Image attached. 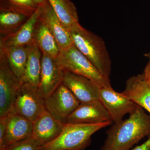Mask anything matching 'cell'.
Listing matches in <instances>:
<instances>
[{
    "mask_svg": "<svg viewBox=\"0 0 150 150\" xmlns=\"http://www.w3.org/2000/svg\"><path fill=\"white\" fill-rule=\"evenodd\" d=\"M150 134V116L138 105L129 118L114 123L106 132L100 150H130Z\"/></svg>",
    "mask_w": 150,
    "mask_h": 150,
    "instance_id": "cell-1",
    "label": "cell"
},
{
    "mask_svg": "<svg viewBox=\"0 0 150 150\" xmlns=\"http://www.w3.org/2000/svg\"><path fill=\"white\" fill-rule=\"evenodd\" d=\"M74 45L106 79L110 80L111 62L103 39L80 24L70 31Z\"/></svg>",
    "mask_w": 150,
    "mask_h": 150,
    "instance_id": "cell-2",
    "label": "cell"
},
{
    "mask_svg": "<svg viewBox=\"0 0 150 150\" xmlns=\"http://www.w3.org/2000/svg\"><path fill=\"white\" fill-rule=\"evenodd\" d=\"M112 122L98 123H66L56 139L41 146L40 150H83L90 144L91 137Z\"/></svg>",
    "mask_w": 150,
    "mask_h": 150,
    "instance_id": "cell-3",
    "label": "cell"
},
{
    "mask_svg": "<svg viewBox=\"0 0 150 150\" xmlns=\"http://www.w3.org/2000/svg\"><path fill=\"white\" fill-rule=\"evenodd\" d=\"M56 60L63 71L88 78L100 88L112 87L110 80L103 76L74 45L60 51Z\"/></svg>",
    "mask_w": 150,
    "mask_h": 150,
    "instance_id": "cell-4",
    "label": "cell"
},
{
    "mask_svg": "<svg viewBox=\"0 0 150 150\" xmlns=\"http://www.w3.org/2000/svg\"><path fill=\"white\" fill-rule=\"evenodd\" d=\"M22 84L11 69L7 60L0 50V118L13 109L17 94Z\"/></svg>",
    "mask_w": 150,
    "mask_h": 150,
    "instance_id": "cell-5",
    "label": "cell"
},
{
    "mask_svg": "<svg viewBox=\"0 0 150 150\" xmlns=\"http://www.w3.org/2000/svg\"><path fill=\"white\" fill-rule=\"evenodd\" d=\"M80 103L64 83L44 99L46 110L54 118L64 123L77 108Z\"/></svg>",
    "mask_w": 150,
    "mask_h": 150,
    "instance_id": "cell-6",
    "label": "cell"
},
{
    "mask_svg": "<svg viewBox=\"0 0 150 150\" xmlns=\"http://www.w3.org/2000/svg\"><path fill=\"white\" fill-rule=\"evenodd\" d=\"M16 113L33 122L46 111L44 100L40 97L38 88L22 84L17 94L13 105Z\"/></svg>",
    "mask_w": 150,
    "mask_h": 150,
    "instance_id": "cell-7",
    "label": "cell"
},
{
    "mask_svg": "<svg viewBox=\"0 0 150 150\" xmlns=\"http://www.w3.org/2000/svg\"><path fill=\"white\" fill-rule=\"evenodd\" d=\"M99 99L110 114L114 123L123 120L126 114L133 113L139 105L124 94L115 91L112 87L100 88Z\"/></svg>",
    "mask_w": 150,
    "mask_h": 150,
    "instance_id": "cell-8",
    "label": "cell"
},
{
    "mask_svg": "<svg viewBox=\"0 0 150 150\" xmlns=\"http://www.w3.org/2000/svg\"><path fill=\"white\" fill-rule=\"evenodd\" d=\"M64 71L57 64L56 59L42 54L41 71L38 91L43 99L50 96L63 83Z\"/></svg>",
    "mask_w": 150,
    "mask_h": 150,
    "instance_id": "cell-9",
    "label": "cell"
},
{
    "mask_svg": "<svg viewBox=\"0 0 150 150\" xmlns=\"http://www.w3.org/2000/svg\"><path fill=\"white\" fill-rule=\"evenodd\" d=\"M41 5L42 11L39 20L46 25L54 35L60 51L74 45L71 32L63 24L48 0Z\"/></svg>",
    "mask_w": 150,
    "mask_h": 150,
    "instance_id": "cell-10",
    "label": "cell"
},
{
    "mask_svg": "<svg viewBox=\"0 0 150 150\" xmlns=\"http://www.w3.org/2000/svg\"><path fill=\"white\" fill-rule=\"evenodd\" d=\"M63 83L81 103L99 100L100 88L88 78L68 71H64Z\"/></svg>",
    "mask_w": 150,
    "mask_h": 150,
    "instance_id": "cell-11",
    "label": "cell"
},
{
    "mask_svg": "<svg viewBox=\"0 0 150 150\" xmlns=\"http://www.w3.org/2000/svg\"><path fill=\"white\" fill-rule=\"evenodd\" d=\"M112 121L102 103L97 100L80 103L68 118L67 123H98Z\"/></svg>",
    "mask_w": 150,
    "mask_h": 150,
    "instance_id": "cell-12",
    "label": "cell"
},
{
    "mask_svg": "<svg viewBox=\"0 0 150 150\" xmlns=\"http://www.w3.org/2000/svg\"><path fill=\"white\" fill-rule=\"evenodd\" d=\"M33 123L32 137L40 146L56 139L66 124L57 120L46 110Z\"/></svg>",
    "mask_w": 150,
    "mask_h": 150,
    "instance_id": "cell-13",
    "label": "cell"
},
{
    "mask_svg": "<svg viewBox=\"0 0 150 150\" xmlns=\"http://www.w3.org/2000/svg\"><path fill=\"white\" fill-rule=\"evenodd\" d=\"M33 123L18 115L14 109L2 141L0 142V150H4L9 146L32 137Z\"/></svg>",
    "mask_w": 150,
    "mask_h": 150,
    "instance_id": "cell-14",
    "label": "cell"
},
{
    "mask_svg": "<svg viewBox=\"0 0 150 150\" xmlns=\"http://www.w3.org/2000/svg\"><path fill=\"white\" fill-rule=\"evenodd\" d=\"M41 11L42 5L40 4L34 13L16 32L6 38H0V46L12 47L32 45L34 42L35 28Z\"/></svg>",
    "mask_w": 150,
    "mask_h": 150,
    "instance_id": "cell-15",
    "label": "cell"
},
{
    "mask_svg": "<svg viewBox=\"0 0 150 150\" xmlns=\"http://www.w3.org/2000/svg\"><path fill=\"white\" fill-rule=\"evenodd\" d=\"M122 93L150 113V86L143 74L129 78Z\"/></svg>",
    "mask_w": 150,
    "mask_h": 150,
    "instance_id": "cell-16",
    "label": "cell"
},
{
    "mask_svg": "<svg viewBox=\"0 0 150 150\" xmlns=\"http://www.w3.org/2000/svg\"><path fill=\"white\" fill-rule=\"evenodd\" d=\"M31 46H0V50L4 54L11 69L20 79L24 74Z\"/></svg>",
    "mask_w": 150,
    "mask_h": 150,
    "instance_id": "cell-17",
    "label": "cell"
},
{
    "mask_svg": "<svg viewBox=\"0 0 150 150\" xmlns=\"http://www.w3.org/2000/svg\"><path fill=\"white\" fill-rule=\"evenodd\" d=\"M42 54L34 41L30 49L24 74L20 78L22 83L38 88L40 81Z\"/></svg>",
    "mask_w": 150,
    "mask_h": 150,
    "instance_id": "cell-18",
    "label": "cell"
},
{
    "mask_svg": "<svg viewBox=\"0 0 150 150\" xmlns=\"http://www.w3.org/2000/svg\"><path fill=\"white\" fill-rule=\"evenodd\" d=\"M34 41L42 54L56 59L60 54L61 51L54 35L39 18L35 28Z\"/></svg>",
    "mask_w": 150,
    "mask_h": 150,
    "instance_id": "cell-19",
    "label": "cell"
},
{
    "mask_svg": "<svg viewBox=\"0 0 150 150\" xmlns=\"http://www.w3.org/2000/svg\"><path fill=\"white\" fill-rule=\"evenodd\" d=\"M63 24L71 31L79 25V16L74 4L70 0H48Z\"/></svg>",
    "mask_w": 150,
    "mask_h": 150,
    "instance_id": "cell-20",
    "label": "cell"
},
{
    "mask_svg": "<svg viewBox=\"0 0 150 150\" xmlns=\"http://www.w3.org/2000/svg\"><path fill=\"white\" fill-rule=\"evenodd\" d=\"M29 18L8 11H0V38L8 37L16 32Z\"/></svg>",
    "mask_w": 150,
    "mask_h": 150,
    "instance_id": "cell-21",
    "label": "cell"
},
{
    "mask_svg": "<svg viewBox=\"0 0 150 150\" xmlns=\"http://www.w3.org/2000/svg\"><path fill=\"white\" fill-rule=\"evenodd\" d=\"M39 5L33 0H0V11L13 12L30 18Z\"/></svg>",
    "mask_w": 150,
    "mask_h": 150,
    "instance_id": "cell-22",
    "label": "cell"
},
{
    "mask_svg": "<svg viewBox=\"0 0 150 150\" xmlns=\"http://www.w3.org/2000/svg\"><path fill=\"white\" fill-rule=\"evenodd\" d=\"M41 146L32 137L9 146L4 150H40Z\"/></svg>",
    "mask_w": 150,
    "mask_h": 150,
    "instance_id": "cell-23",
    "label": "cell"
},
{
    "mask_svg": "<svg viewBox=\"0 0 150 150\" xmlns=\"http://www.w3.org/2000/svg\"><path fill=\"white\" fill-rule=\"evenodd\" d=\"M11 111L6 116L0 118V142L2 141L4 136L10 118Z\"/></svg>",
    "mask_w": 150,
    "mask_h": 150,
    "instance_id": "cell-24",
    "label": "cell"
},
{
    "mask_svg": "<svg viewBox=\"0 0 150 150\" xmlns=\"http://www.w3.org/2000/svg\"><path fill=\"white\" fill-rule=\"evenodd\" d=\"M144 77L148 84L150 86V59L145 67L144 73Z\"/></svg>",
    "mask_w": 150,
    "mask_h": 150,
    "instance_id": "cell-25",
    "label": "cell"
},
{
    "mask_svg": "<svg viewBox=\"0 0 150 150\" xmlns=\"http://www.w3.org/2000/svg\"><path fill=\"white\" fill-rule=\"evenodd\" d=\"M132 150H150V136L144 143L137 146Z\"/></svg>",
    "mask_w": 150,
    "mask_h": 150,
    "instance_id": "cell-26",
    "label": "cell"
},
{
    "mask_svg": "<svg viewBox=\"0 0 150 150\" xmlns=\"http://www.w3.org/2000/svg\"><path fill=\"white\" fill-rule=\"evenodd\" d=\"M38 5L44 3L46 0H33Z\"/></svg>",
    "mask_w": 150,
    "mask_h": 150,
    "instance_id": "cell-27",
    "label": "cell"
},
{
    "mask_svg": "<svg viewBox=\"0 0 150 150\" xmlns=\"http://www.w3.org/2000/svg\"><path fill=\"white\" fill-rule=\"evenodd\" d=\"M145 57L148 58L149 59H150V52L149 53H146L144 55Z\"/></svg>",
    "mask_w": 150,
    "mask_h": 150,
    "instance_id": "cell-28",
    "label": "cell"
}]
</instances>
